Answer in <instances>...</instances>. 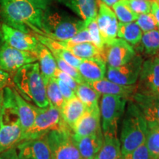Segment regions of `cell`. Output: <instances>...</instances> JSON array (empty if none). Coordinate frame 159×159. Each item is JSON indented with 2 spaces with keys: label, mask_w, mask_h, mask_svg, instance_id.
Wrapping results in <instances>:
<instances>
[{
  "label": "cell",
  "mask_w": 159,
  "mask_h": 159,
  "mask_svg": "<svg viewBox=\"0 0 159 159\" xmlns=\"http://www.w3.org/2000/svg\"><path fill=\"white\" fill-rule=\"evenodd\" d=\"M43 12L27 0H0V16L4 24L26 33L32 30L44 36Z\"/></svg>",
  "instance_id": "cell-1"
},
{
  "label": "cell",
  "mask_w": 159,
  "mask_h": 159,
  "mask_svg": "<svg viewBox=\"0 0 159 159\" xmlns=\"http://www.w3.org/2000/svg\"><path fill=\"white\" fill-rule=\"evenodd\" d=\"M13 82L19 94L27 102L38 108H44L49 105L46 86L41 77L39 63L26 64L16 71Z\"/></svg>",
  "instance_id": "cell-2"
},
{
  "label": "cell",
  "mask_w": 159,
  "mask_h": 159,
  "mask_svg": "<svg viewBox=\"0 0 159 159\" xmlns=\"http://www.w3.org/2000/svg\"><path fill=\"white\" fill-rule=\"evenodd\" d=\"M148 130V123L140 108L132 99H128L123 116L119 139L122 156L144 144Z\"/></svg>",
  "instance_id": "cell-3"
},
{
  "label": "cell",
  "mask_w": 159,
  "mask_h": 159,
  "mask_svg": "<svg viewBox=\"0 0 159 159\" xmlns=\"http://www.w3.org/2000/svg\"><path fill=\"white\" fill-rule=\"evenodd\" d=\"M86 27L83 20L49 6L43 12L42 30L44 36L55 41L70 39Z\"/></svg>",
  "instance_id": "cell-4"
},
{
  "label": "cell",
  "mask_w": 159,
  "mask_h": 159,
  "mask_svg": "<svg viewBox=\"0 0 159 159\" xmlns=\"http://www.w3.org/2000/svg\"><path fill=\"white\" fill-rule=\"evenodd\" d=\"M35 110L36 116L34 124L23 134V141L43 139L51 131L61 130L68 126L61 118L60 111L51 105L49 104L44 108L35 106Z\"/></svg>",
  "instance_id": "cell-5"
},
{
  "label": "cell",
  "mask_w": 159,
  "mask_h": 159,
  "mask_svg": "<svg viewBox=\"0 0 159 159\" xmlns=\"http://www.w3.org/2000/svg\"><path fill=\"white\" fill-rule=\"evenodd\" d=\"M128 100L125 97L116 95H102L99 111L103 135L117 136L119 122L124 116Z\"/></svg>",
  "instance_id": "cell-6"
},
{
  "label": "cell",
  "mask_w": 159,
  "mask_h": 159,
  "mask_svg": "<svg viewBox=\"0 0 159 159\" xmlns=\"http://www.w3.org/2000/svg\"><path fill=\"white\" fill-rule=\"evenodd\" d=\"M43 139L49 147L51 159H83L69 127L51 131Z\"/></svg>",
  "instance_id": "cell-7"
},
{
  "label": "cell",
  "mask_w": 159,
  "mask_h": 159,
  "mask_svg": "<svg viewBox=\"0 0 159 159\" xmlns=\"http://www.w3.org/2000/svg\"><path fill=\"white\" fill-rule=\"evenodd\" d=\"M37 61L35 52L19 50L5 42L0 47V69L6 72H15L23 66Z\"/></svg>",
  "instance_id": "cell-8"
},
{
  "label": "cell",
  "mask_w": 159,
  "mask_h": 159,
  "mask_svg": "<svg viewBox=\"0 0 159 159\" xmlns=\"http://www.w3.org/2000/svg\"><path fill=\"white\" fill-rule=\"evenodd\" d=\"M144 61L136 55L129 62L118 67H108L107 79L119 85H135L138 81Z\"/></svg>",
  "instance_id": "cell-9"
},
{
  "label": "cell",
  "mask_w": 159,
  "mask_h": 159,
  "mask_svg": "<svg viewBox=\"0 0 159 159\" xmlns=\"http://www.w3.org/2000/svg\"><path fill=\"white\" fill-rule=\"evenodd\" d=\"M136 85V92L159 96V57H154L143 62Z\"/></svg>",
  "instance_id": "cell-10"
},
{
  "label": "cell",
  "mask_w": 159,
  "mask_h": 159,
  "mask_svg": "<svg viewBox=\"0 0 159 159\" xmlns=\"http://www.w3.org/2000/svg\"><path fill=\"white\" fill-rule=\"evenodd\" d=\"M102 55L108 67H118L129 62L136 52L131 44L119 38L105 44Z\"/></svg>",
  "instance_id": "cell-11"
},
{
  "label": "cell",
  "mask_w": 159,
  "mask_h": 159,
  "mask_svg": "<svg viewBox=\"0 0 159 159\" xmlns=\"http://www.w3.org/2000/svg\"><path fill=\"white\" fill-rule=\"evenodd\" d=\"M1 30L4 42L19 50L35 52L40 43L35 35L12 28L5 24L1 25Z\"/></svg>",
  "instance_id": "cell-12"
},
{
  "label": "cell",
  "mask_w": 159,
  "mask_h": 159,
  "mask_svg": "<svg viewBox=\"0 0 159 159\" xmlns=\"http://www.w3.org/2000/svg\"><path fill=\"white\" fill-rule=\"evenodd\" d=\"M97 23L104 44L110 43L117 37L118 21L114 11L100 0L98 2Z\"/></svg>",
  "instance_id": "cell-13"
},
{
  "label": "cell",
  "mask_w": 159,
  "mask_h": 159,
  "mask_svg": "<svg viewBox=\"0 0 159 159\" xmlns=\"http://www.w3.org/2000/svg\"><path fill=\"white\" fill-rule=\"evenodd\" d=\"M100 120V111L99 106L91 109L86 108L80 118L71 128L72 136L78 138L94 134L102 129Z\"/></svg>",
  "instance_id": "cell-14"
},
{
  "label": "cell",
  "mask_w": 159,
  "mask_h": 159,
  "mask_svg": "<svg viewBox=\"0 0 159 159\" xmlns=\"http://www.w3.org/2000/svg\"><path fill=\"white\" fill-rule=\"evenodd\" d=\"M131 99L140 108L148 125H159V96L136 92Z\"/></svg>",
  "instance_id": "cell-15"
},
{
  "label": "cell",
  "mask_w": 159,
  "mask_h": 159,
  "mask_svg": "<svg viewBox=\"0 0 159 159\" xmlns=\"http://www.w3.org/2000/svg\"><path fill=\"white\" fill-rule=\"evenodd\" d=\"M19 159H51L49 149L43 139L24 140L16 146Z\"/></svg>",
  "instance_id": "cell-16"
},
{
  "label": "cell",
  "mask_w": 159,
  "mask_h": 159,
  "mask_svg": "<svg viewBox=\"0 0 159 159\" xmlns=\"http://www.w3.org/2000/svg\"><path fill=\"white\" fill-rule=\"evenodd\" d=\"M77 70L85 83L97 81L105 78L106 62L102 56L84 59L81 61Z\"/></svg>",
  "instance_id": "cell-17"
},
{
  "label": "cell",
  "mask_w": 159,
  "mask_h": 159,
  "mask_svg": "<svg viewBox=\"0 0 159 159\" xmlns=\"http://www.w3.org/2000/svg\"><path fill=\"white\" fill-rule=\"evenodd\" d=\"M95 91L102 95H116L131 99L133 95L136 92V85H124L115 83L107 78H103L97 81L86 83Z\"/></svg>",
  "instance_id": "cell-18"
},
{
  "label": "cell",
  "mask_w": 159,
  "mask_h": 159,
  "mask_svg": "<svg viewBox=\"0 0 159 159\" xmlns=\"http://www.w3.org/2000/svg\"><path fill=\"white\" fill-rule=\"evenodd\" d=\"M57 2L83 20L86 27L91 20L97 18L99 0H57Z\"/></svg>",
  "instance_id": "cell-19"
},
{
  "label": "cell",
  "mask_w": 159,
  "mask_h": 159,
  "mask_svg": "<svg viewBox=\"0 0 159 159\" xmlns=\"http://www.w3.org/2000/svg\"><path fill=\"white\" fill-rule=\"evenodd\" d=\"M73 137V140L83 159H94L102 147L104 136L102 129L94 134L83 137Z\"/></svg>",
  "instance_id": "cell-20"
},
{
  "label": "cell",
  "mask_w": 159,
  "mask_h": 159,
  "mask_svg": "<svg viewBox=\"0 0 159 159\" xmlns=\"http://www.w3.org/2000/svg\"><path fill=\"white\" fill-rule=\"evenodd\" d=\"M23 141V130L20 122L0 125V153L17 146Z\"/></svg>",
  "instance_id": "cell-21"
},
{
  "label": "cell",
  "mask_w": 159,
  "mask_h": 159,
  "mask_svg": "<svg viewBox=\"0 0 159 159\" xmlns=\"http://www.w3.org/2000/svg\"><path fill=\"white\" fill-rule=\"evenodd\" d=\"M38 61H39V68L41 77L46 84L52 77H54L55 71L57 69V63L54 55L50 50L44 45L40 43L35 51Z\"/></svg>",
  "instance_id": "cell-22"
},
{
  "label": "cell",
  "mask_w": 159,
  "mask_h": 159,
  "mask_svg": "<svg viewBox=\"0 0 159 159\" xmlns=\"http://www.w3.org/2000/svg\"><path fill=\"white\" fill-rule=\"evenodd\" d=\"M15 99L16 104L18 116H19L20 125L23 130V134L30 129L34 124L36 112L35 105L30 104L19 92L15 89Z\"/></svg>",
  "instance_id": "cell-23"
},
{
  "label": "cell",
  "mask_w": 159,
  "mask_h": 159,
  "mask_svg": "<svg viewBox=\"0 0 159 159\" xmlns=\"http://www.w3.org/2000/svg\"><path fill=\"white\" fill-rule=\"evenodd\" d=\"M85 105L76 96L65 100L61 111V118L66 124L71 128L85 111Z\"/></svg>",
  "instance_id": "cell-24"
},
{
  "label": "cell",
  "mask_w": 159,
  "mask_h": 159,
  "mask_svg": "<svg viewBox=\"0 0 159 159\" xmlns=\"http://www.w3.org/2000/svg\"><path fill=\"white\" fill-rule=\"evenodd\" d=\"M104 140L94 159H121V142L118 136L103 135Z\"/></svg>",
  "instance_id": "cell-25"
},
{
  "label": "cell",
  "mask_w": 159,
  "mask_h": 159,
  "mask_svg": "<svg viewBox=\"0 0 159 159\" xmlns=\"http://www.w3.org/2000/svg\"><path fill=\"white\" fill-rule=\"evenodd\" d=\"M143 32L136 22H118L117 37L124 39L130 44L136 45L141 42Z\"/></svg>",
  "instance_id": "cell-26"
},
{
  "label": "cell",
  "mask_w": 159,
  "mask_h": 159,
  "mask_svg": "<svg viewBox=\"0 0 159 159\" xmlns=\"http://www.w3.org/2000/svg\"><path fill=\"white\" fill-rule=\"evenodd\" d=\"M75 95L85 105V108L91 109L99 106L98 102L100 94L86 83L78 85L75 90Z\"/></svg>",
  "instance_id": "cell-27"
},
{
  "label": "cell",
  "mask_w": 159,
  "mask_h": 159,
  "mask_svg": "<svg viewBox=\"0 0 159 159\" xmlns=\"http://www.w3.org/2000/svg\"><path fill=\"white\" fill-rule=\"evenodd\" d=\"M62 47L67 49V50L70 51L73 55L82 60L89 59L91 58V57H95L98 56L102 57L101 51L97 48L94 43L91 42L77 43V44H75L72 46Z\"/></svg>",
  "instance_id": "cell-28"
},
{
  "label": "cell",
  "mask_w": 159,
  "mask_h": 159,
  "mask_svg": "<svg viewBox=\"0 0 159 159\" xmlns=\"http://www.w3.org/2000/svg\"><path fill=\"white\" fill-rule=\"evenodd\" d=\"M141 42L147 55L150 56L158 55L159 52V30H153L143 33Z\"/></svg>",
  "instance_id": "cell-29"
},
{
  "label": "cell",
  "mask_w": 159,
  "mask_h": 159,
  "mask_svg": "<svg viewBox=\"0 0 159 159\" xmlns=\"http://www.w3.org/2000/svg\"><path fill=\"white\" fill-rule=\"evenodd\" d=\"M46 94L48 99L49 104L55 107L57 110L61 111L65 99L61 94L60 89L57 85L56 79L52 77L45 84Z\"/></svg>",
  "instance_id": "cell-30"
},
{
  "label": "cell",
  "mask_w": 159,
  "mask_h": 159,
  "mask_svg": "<svg viewBox=\"0 0 159 159\" xmlns=\"http://www.w3.org/2000/svg\"><path fill=\"white\" fill-rule=\"evenodd\" d=\"M113 11L120 22L128 23L136 21L139 14L131 10L127 0H119L112 6Z\"/></svg>",
  "instance_id": "cell-31"
},
{
  "label": "cell",
  "mask_w": 159,
  "mask_h": 159,
  "mask_svg": "<svg viewBox=\"0 0 159 159\" xmlns=\"http://www.w3.org/2000/svg\"><path fill=\"white\" fill-rule=\"evenodd\" d=\"M147 148L152 159L159 158V133L154 127L148 126L145 140Z\"/></svg>",
  "instance_id": "cell-32"
},
{
  "label": "cell",
  "mask_w": 159,
  "mask_h": 159,
  "mask_svg": "<svg viewBox=\"0 0 159 159\" xmlns=\"http://www.w3.org/2000/svg\"><path fill=\"white\" fill-rule=\"evenodd\" d=\"M136 23L144 33L158 29L156 20L151 12L144 14H139Z\"/></svg>",
  "instance_id": "cell-33"
},
{
  "label": "cell",
  "mask_w": 159,
  "mask_h": 159,
  "mask_svg": "<svg viewBox=\"0 0 159 159\" xmlns=\"http://www.w3.org/2000/svg\"><path fill=\"white\" fill-rule=\"evenodd\" d=\"M54 57L57 63V67L60 69V70L64 71L65 73H66V74L70 75L72 78H74L75 80H76V82L78 83V84L85 83L84 80H83V77H81L80 74L78 70H77V69H75V67L71 66V65H69V63H67L66 61H63V59H61V57L57 56H54Z\"/></svg>",
  "instance_id": "cell-34"
},
{
  "label": "cell",
  "mask_w": 159,
  "mask_h": 159,
  "mask_svg": "<svg viewBox=\"0 0 159 159\" xmlns=\"http://www.w3.org/2000/svg\"><path fill=\"white\" fill-rule=\"evenodd\" d=\"M97 19V18H96ZM94 19L91 20L89 25H87V29H88L89 35L91 36V43H93L102 52L103 48H104V42H103L102 37H101L97 23V19Z\"/></svg>",
  "instance_id": "cell-35"
},
{
  "label": "cell",
  "mask_w": 159,
  "mask_h": 159,
  "mask_svg": "<svg viewBox=\"0 0 159 159\" xmlns=\"http://www.w3.org/2000/svg\"><path fill=\"white\" fill-rule=\"evenodd\" d=\"M57 41L61 47H68V46H72L77 44V43L91 42V39L88 29H87V27H85V28L79 31L76 35L71 38L70 39L65 41Z\"/></svg>",
  "instance_id": "cell-36"
},
{
  "label": "cell",
  "mask_w": 159,
  "mask_h": 159,
  "mask_svg": "<svg viewBox=\"0 0 159 159\" xmlns=\"http://www.w3.org/2000/svg\"><path fill=\"white\" fill-rule=\"evenodd\" d=\"M130 7L136 14H144L151 12V1L127 0Z\"/></svg>",
  "instance_id": "cell-37"
},
{
  "label": "cell",
  "mask_w": 159,
  "mask_h": 159,
  "mask_svg": "<svg viewBox=\"0 0 159 159\" xmlns=\"http://www.w3.org/2000/svg\"><path fill=\"white\" fill-rule=\"evenodd\" d=\"M121 159H152L145 142L126 155L122 156Z\"/></svg>",
  "instance_id": "cell-38"
},
{
  "label": "cell",
  "mask_w": 159,
  "mask_h": 159,
  "mask_svg": "<svg viewBox=\"0 0 159 159\" xmlns=\"http://www.w3.org/2000/svg\"><path fill=\"white\" fill-rule=\"evenodd\" d=\"M54 77H55V78L57 79L61 80V81H63V82L65 83L66 84L68 85L71 89H73V90L75 91V92L79 85L78 83L76 82V80H75L74 78H72L70 75H69L68 74H66V73H65L64 71L60 70L58 68H57L56 71H55Z\"/></svg>",
  "instance_id": "cell-39"
},
{
  "label": "cell",
  "mask_w": 159,
  "mask_h": 159,
  "mask_svg": "<svg viewBox=\"0 0 159 159\" xmlns=\"http://www.w3.org/2000/svg\"><path fill=\"white\" fill-rule=\"evenodd\" d=\"M55 79H56L60 91H61V94H62V96L63 98H64L65 100H67V99H69L72 98L73 97L76 96V95H75V91L73 90V89H71L68 85L66 84L65 83H63V81L61 80L57 79V78Z\"/></svg>",
  "instance_id": "cell-40"
},
{
  "label": "cell",
  "mask_w": 159,
  "mask_h": 159,
  "mask_svg": "<svg viewBox=\"0 0 159 159\" xmlns=\"http://www.w3.org/2000/svg\"><path fill=\"white\" fill-rule=\"evenodd\" d=\"M0 159H19L16 148H12L0 153Z\"/></svg>",
  "instance_id": "cell-41"
},
{
  "label": "cell",
  "mask_w": 159,
  "mask_h": 159,
  "mask_svg": "<svg viewBox=\"0 0 159 159\" xmlns=\"http://www.w3.org/2000/svg\"><path fill=\"white\" fill-rule=\"evenodd\" d=\"M27 1H29L38 8L44 11L49 6H50L53 0H27Z\"/></svg>",
  "instance_id": "cell-42"
},
{
  "label": "cell",
  "mask_w": 159,
  "mask_h": 159,
  "mask_svg": "<svg viewBox=\"0 0 159 159\" xmlns=\"http://www.w3.org/2000/svg\"><path fill=\"white\" fill-rule=\"evenodd\" d=\"M151 13L154 16L159 29V2L158 0L151 1Z\"/></svg>",
  "instance_id": "cell-43"
},
{
  "label": "cell",
  "mask_w": 159,
  "mask_h": 159,
  "mask_svg": "<svg viewBox=\"0 0 159 159\" xmlns=\"http://www.w3.org/2000/svg\"><path fill=\"white\" fill-rule=\"evenodd\" d=\"M9 80V74L0 69V89L5 88Z\"/></svg>",
  "instance_id": "cell-44"
},
{
  "label": "cell",
  "mask_w": 159,
  "mask_h": 159,
  "mask_svg": "<svg viewBox=\"0 0 159 159\" xmlns=\"http://www.w3.org/2000/svg\"><path fill=\"white\" fill-rule=\"evenodd\" d=\"M102 3H104L105 5H106L108 7H112L116 2H118L119 0H100Z\"/></svg>",
  "instance_id": "cell-45"
},
{
  "label": "cell",
  "mask_w": 159,
  "mask_h": 159,
  "mask_svg": "<svg viewBox=\"0 0 159 159\" xmlns=\"http://www.w3.org/2000/svg\"><path fill=\"white\" fill-rule=\"evenodd\" d=\"M3 101V89H0V121H1V111Z\"/></svg>",
  "instance_id": "cell-46"
},
{
  "label": "cell",
  "mask_w": 159,
  "mask_h": 159,
  "mask_svg": "<svg viewBox=\"0 0 159 159\" xmlns=\"http://www.w3.org/2000/svg\"><path fill=\"white\" fill-rule=\"evenodd\" d=\"M4 41L2 39V30H1V25H0V47L3 44Z\"/></svg>",
  "instance_id": "cell-47"
},
{
  "label": "cell",
  "mask_w": 159,
  "mask_h": 159,
  "mask_svg": "<svg viewBox=\"0 0 159 159\" xmlns=\"http://www.w3.org/2000/svg\"><path fill=\"white\" fill-rule=\"evenodd\" d=\"M156 56H157V57H159V52L158 53V55H156Z\"/></svg>",
  "instance_id": "cell-48"
},
{
  "label": "cell",
  "mask_w": 159,
  "mask_h": 159,
  "mask_svg": "<svg viewBox=\"0 0 159 159\" xmlns=\"http://www.w3.org/2000/svg\"><path fill=\"white\" fill-rule=\"evenodd\" d=\"M147 1H153V0H147Z\"/></svg>",
  "instance_id": "cell-49"
},
{
  "label": "cell",
  "mask_w": 159,
  "mask_h": 159,
  "mask_svg": "<svg viewBox=\"0 0 159 159\" xmlns=\"http://www.w3.org/2000/svg\"><path fill=\"white\" fill-rule=\"evenodd\" d=\"M158 2H159V0H158Z\"/></svg>",
  "instance_id": "cell-50"
},
{
  "label": "cell",
  "mask_w": 159,
  "mask_h": 159,
  "mask_svg": "<svg viewBox=\"0 0 159 159\" xmlns=\"http://www.w3.org/2000/svg\"><path fill=\"white\" fill-rule=\"evenodd\" d=\"M158 159H159V158H158Z\"/></svg>",
  "instance_id": "cell-51"
}]
</instances>
